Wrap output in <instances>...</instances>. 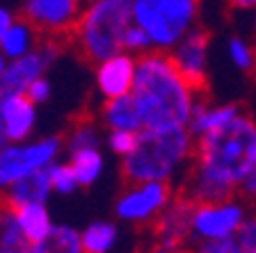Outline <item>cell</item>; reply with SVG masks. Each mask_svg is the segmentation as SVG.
<instances>
[{
  "label": "cell",
  "instance_id": "cell-1",
  "mask_svg": "<svg viewBox=\"0 0 256 253\" xmlns=\"http://www.w3.org/2000/svg\"><path fill=\"white\" fill-rule=\"evenodd\" d=\"M256 169V119L247 112L226 128L197 139L183 194L194 203L238 196L240 183Z\"/></svg>",
  "mask_w": 256,
  "mask_h": 253
},
{
  "label": "cell",
  "instance_id": "cell-2",
  "mask_svg": "<svg viewBox=\"0 0 256 253\" xmlns=\"http://www.w3.org/2000/svg\"><path fill=\"white\" fill-rule=\"evenodd\" d=\"M133 98L140 107L144 128L165 130L190 126L202 91L178 73L170 53L151 50L138 57Z\"/></svg>",
  "mask_w": 256,
  "mask_h": 253
},
{
  "label": "cell",
  "instance_id": "cell-3",
  "mask_svg": "<svg viewBox=\"0 0 256 253\" xmlns=\"http://www.w3.org/2000/svg\"><path fill=\"white\" fill-rule=\"evenodd\" d=\"M197 139L190 128H144L138 146L122 160V174L128 183H170L188 176L194 160Z\"/></svg>",
  "mask_w": 256,
  "mask_h": 253
},
{
  "label": "cell",
  "instance_id": "cell-4",
  "mask_svg": "<svg viewBox=\"0 0 256 253\" xmlns=\"http://www.w3.org/2000/svg\"><path fill=\"white\" fill-rule=\"evenodd\" d=\"M133 25V0H87L74 30V46L98 64L124 50V34Z\"/></svg>",
  "mask_w": 256,
  "mask_h": 253
},
{
  "label": "cell",
  "instance_id": "cell-5",
  "mask_svg": "<svg viewBox=\"0 0 256 253\" xmlns=\"http://www.w3.org/2000/svg\"><path fill=\"white\" fill-rule=\"evenodd\" d=\"M202 18V0H133V23L149 34L154 50L172 53Z\"/></svg>",
  "mask_w": 256,
  "mask_h": 253
},
{
  "label": "cell",
  "instance_id": "cell-6",
  "mask_svg": "<svg viewBox=\"0 0 256 253\" xmlns=\"http://www.w3.org/2000/svg\"><path fill=\"white\" fill-rule=\"evenodd\" d=\"M64 151L60 135H39L28 142H10L0 148V194L5 196L16 183L53 167Z\"/></svg>",
  "mask_w": 256,
  "mask_h": 253
},
{
  "label": "cell",
  "instance_id": "cell-7",
  "mask_svg": "<svg viewBox=\"0 0 256 253\" xmlns=\"http://www.w3.org/2000/svg\"><path fill=\"white\" fill-rule=\"evenodd\" d=\"M247 217H250V208L240 196L197 203L192 215V247L204 242L234 240Z\"/></svg>",
  "mask_w": 256,
  "mask_h": 253
},
{
  "label": "cell",
  "instance_id": "cell-8",
  "mask_svg": "<svg viewBox=\"0 0 256 253\" xmlns=\"http://www.w3.org/2000/svg\"><path fill=\"white\" fill-rule=\"evenodd\" d=\"M174 196L170 183H128L114 199V219L128 226H151Z\"/></svg>",
  "mask_w": 256,
  "mask_h": 253
},
{
  "label": "cell",
  "instance_id": "cell-9",
  "mask_svg": "<svg viewBox=\"0 0 256 253\" xmlns=\"http://www.w3.org/2000/svg\"><path fill=\"white\" fill-rule=\"evenodd\" d=\"M60 53H62V48H60L58 39L46 37V39H42L37 50H32V53L23 55L18 59H12L2 80H0V98L2 96L28 94L32 82L39 80L42 75H46L48 69L58 62Z\"/></svg>",
  "mask_w": 256,
  "mask_h": 253
},
{
  "label": "cell",
  "instance_id": "cell-10",
  "mask_svg": "<svg viewBox=\"0 0 256 253\" xmlns=\"http://www.w3.org/2000/svg\"><path fill=\"white\" fill-rule=\"evenodd\" d=\"M87 0H21V16L46 37L74 34Z\"/></svg>",
  "mask_w": 256,
  "mask_h": 253
},
{
  "label": "cell",
  "instance_id": "cell-11",
  "mask_svg": "<svg viewBox=\"0 0 256 253\" xmlns=\"http://www.w3.org/2000/svg\"><path fill=\"white\" fill-rule=\"evenodd\" d=\"M170 57L178 73L194 89L202 91L208 82V71H210V34L202 25L194 27L188 37L181 39V43H176Z\"/></svg>",
  "mask_w": 256,
  "mask_h": 253
},
{
  "label": "cell",
  "instance_id": "cell-12",
  "mask_svg": "<svg viewBox=\"0 0 256 253\" xmlns=\"http://www.w3.org/2000/svg\"><path fill=\"white\" fill-rule=\"evenodd\" d=\"M138 78V57L126 50L94 64V87L101 100L133 94Z\"/></svg>",
  "mask_w": 256,
  "mask_h": 253
},
{
  "label": "cell",
  "instance_id": "cell-13",
  "mask_svg": "<svg viewBox=\"0 0 256 253\" xmlns=\"http://www.w3.org/2000/svg\"><path fill=\"white\" fill-rule=\"evenodd\" d=\"M194 206L197 203L183 192L172 199V203L158 217V222L154 224L158 244H162V247H190Z\"/></svg>",
  "mask_w": 256,
  "mask_h": 253
},
{
  "label": "cell",
  "instance_id": "cell-14",
  "mask_svg": "<svg viewBox=\"0 0 256 253\" xmlns=\"http://www.w3.org/2000/svg\"><path fill=\"white\" fill-rule=\"evenodd\" d=\"M0 121L5 126L10 142H28L37 137L39 105L26 94L0 98Z\"/></svg>",
  "mask_w": 256,
  "mask_h": 253
},
{
  "label": "cell",
  "instance_id": "cell-15",
  "mask_svg": "<svg viewBox=\"0 0 256 253\" xmlns=\"http://www.w3.org/2000/svg\"><path fill=\"white\" fill-rule=\"evenodd\" d=\"M242 105L240 103H231V100H199L197 110L192 114L190 121V132L194 135V139L206 137L210 132H218L222 128H226L234 119H238L242 114Z\"/></svg>",
  "mask_w": 256,
  "mask_h": 253
},
{
  "label": "cell",
  "instance_id": "cell-16",
  "mask_svg": "<svg viewBox=\"0 0 256 253\" xmlns=\"http://www.w3.org/2000/svg\"><path fill=\"white\" fill-rule=\"evenodd\" d=\"M98 123L106 130H128V132L144 130L142 114H140V107L135 103L133 94L103 100L101 107H98Z\"/></svg>",
  "mask_w": 256,
  "mask_h": 253
},
{
  "label": "cell",
  "instance_id": "cell-17",
  "mask_svg": "<svg viewBox=\"0 0 256 253\" xmlns=\"http://www.w3.org/2000/svg\"><path fill=\"white\" fill-rule=\"evenodd\" d=\"M48 169H42L37 174L23 178L21 183H16L5 194V206L10 208V210H16V208L30 206V203H48L50 196L55 194L53 183H50V171H48Z\"/></svg>",
  "mask_w": 256,
  "mask_h": 253
},
{
  "label": "cell",
  "instance_id": "cell-18",
  "mask_svg": "<svg viewBox=\"0 0 256 253\" xmlns=\"http://www.w3.org/2000/svg\"><path fill=\"white\" fill-rule=\"evenodd\" d=\"M85 253H114L122 244V228L112 219H94L80 231Z\"/></svg>",
  "mask_w": 256,
  "mask_h": 253
},
{
  "label": "cell",
  "instance_id": "cell-19",
  "mask_svg": "<svg viewBox=\"0 0 256 253\" xmlns=\"http://www.w3.org/2000/svg\"><path fill=\"white\" fill-rule=\"evenodd\" d=\"M14 212V219L16 224L21 226V231L26 233V238L30 240L32 244L42 242L46 240L53 228L58 224L53 222V215L48 210V203H30V206H23V208H16Z\"/></svg>",
  "mask_w": 256,
  "mask_h": 253
},
{
  "label": "cell",
  "instance_id": "cell-20",
  "mask_svg": "<svg viewBox=\"0 0 256 253\" xmlns=\"http://www.w3.org/2000/svg\"><path fill=\"white\" fill-rule=\"evenodd\" d=\"M42 39H44L42 32L32 25L28 18L18 16L16 23L10 27V32H7L5 37H2V41H0V50H2V53L7 55V59L12 62V59H18V57H23V55L32 53V50H37Z\"/></svg>",
  "mask_w": 256,
  "mask_h": 253
},
{
  "label": "cell",
  "instance_id": "cell-21",
  "mask_svg": "<svg viewBox=\"0 0 256 253\" xmlns=\"http://www.w3.org/2000/svg\"><path fill=\"white\" fill-rule=\"evenodd\" d=\"M30 253H85L80 231L69 224H58L46 240L32 244Z\"/></svg>",
  "mask_w": 256,
  "mask_h": 253
},
{
  "label": "cell",
  "instance_id": "cell-22",
  "mask_svg": "<svg viewBox=\"0 0 256 253\" xmlns=\"http://www.w3.org/2000/svg\"><path fill=\"white\" fill-rule=\"evenodd\" d=\"M106 146V132H103L101 123L92 121V119H82V121L74 123L64 137V151L66 155L76 153V151H87V148H101Z\"/></svg>",
  "mask_w": 256,
  "mask_h": 253
},
{
  "label": "cell",
  "instance_id": "cell-23",
  "mask_svg": "<svg viewBox=\"0 0 256 253\" xmlns=\"http://www.w3.org/2000/svg\"><path fill=\"white\" fill-rule=\"evenodd\" d=\"M69 162L80 180V187H92L106 174V155L101 148H87L69 153Z\"/></svg>",
  "mask_w": 256,
  "mask_h": 253
},
{
  "label": "cell",
  "instance_id": "cell-24",
  "mask_svg": "<svg viewBox=\"0 0 256 253\" xmlns=\"http://www.w3.org/2000/svg\"><path fill=\"white\" fill-rule=\"evenodd\" d=\"M224 55L236 71L245 75L256 73V43L242 34H231L224 43Z\"/></svg>",
  "mask_w": 256,
  "mask_h": 253
},
{
  "label": "cell",
  "instance_id": "cell-25",
  "mask_svg": "<svg viewBox=\"0 0 256 253\" xmlns=\"http://www.w3.org/2000/svg\"><path fill=\"white\" fill-rule=\"evenodd\" d=\"M48 171H50V183H53L55 194L71 196L80 190V180H78V176H76V171H74L69 160H66V162H64V160H58Z\"/></svg>",
  "mask_w": 256,
  "mask_h": 253
},
{
  "label": "cell",
  "instance_id": "cell-26",
  "mask_svg": "<svg viewBox=\"0 0 256 253\" xmlns=\"http://www.w3.org/2000/svg\"><path fill=\"white\" fill-rule=\"evenodd\" d=\"M32 242L26 238V233L21 231V226L16 224L14 212H10L7 226L0 235V253H30Z\"/></svg>",
  "mask_w": 256,
  "mask_h": 253
},
{
  "label": "cell",
  "instance_id": "cell-27",
  "mask_svg": "<svg viewBox=\"0 0 256 253\" xmlns=\"http://www.w3.org/2000/svg\"><path fill=\"white\" fill-rule=\"evenodd\" d=\"M138 135L140 132H128V130H106V146L114 158L124 160L126 155L133 153V148L138 146Z\"/></svg>",
  "mask_w": 256,
  "mask_h": 253
},
{
  "label": "cell",
  "instance_id": "cell-28",
  "mask_svg": "<svg viewBox=\"0 0 256 253\" xmlns=\"http://www.w3.org/2000/svg\"><path fill=\"white\" fill-rule=\"evenodd\" d=\"M124 50L135 55V57H142V55L154 50V43H151L149 34H146L138 23H133V25L126 30V34H124Z\"/></svg>",
  "mask_w": 256,
  "mask_h": 253
},
{
  "label": "cell",
  "instance_id": "cell-29",
  "mask_svg": "<svg viewBox=\"0 0 256 253\" xmlns=\"http://www.w3.org/2000/svg\"><path fill=\"white\" fill-rule=\"evenodd\" d=\"M234 240L242 253H256V212H250Z\"/></svg>",
  "mask_w": 256,
  "mask_h": 253
},
{
  "label": "cell",
  "instance_id": "cell-30",
  "mask_svg": "<svg viewBox=\"0 0 256 253\" xmlns=\"http://www.w3.org/2000/svg\"><path fill=\"white\" fill-rule=\"evenodd\" d=\"M26 96L30 100H34L39 107L46 105L48 100L53 98V82H50V78H48V75H42L39 80H34Z\"/></svg>",
  "mask_w": 256,
  "mask_h": 253
},
{
  "label": "cell",
  "instance_id": "cell-31",
  "mask_svg": "<svg viewBox=\"0 0 256 253\" xmlns=\"http://www.w3.org/2000/svg\"><path fill=\"white\" fill-rule=\"evenodd\" d=\"M194 253H242L236 240H220V242L194 244Z\"/></svg>",
  "mask_w": 256,
  "mask_h": 253
},
{
  "label": "cell",
  "instance_id": "cell-32",
  "mask_svg": "<svg viewBox=\"0 0 256 253\" xmlns=\"http://www.w3.org/2000/svg\"><path fill=\"white\" fill-rule=\"evenodd\" d=\"M16 11L12 9L10 5H5V2H0V41H2V37H5L7 32H10V27L16 23Z\"/></svg>",
  "mask_w": 256,
  "mask_h": 253
},
{
  "label": "cell",
  "instance_id": "cell-33",
  "mask_svg": "<svg viewBox=\"0 0 256 253\" xmlns=\"http://www.w3.org/2000/svg\"><path fill=\"white\" fill-rule=\"evenodd\" d=\"M238 196L240 199H245V201H256V169L242 180V183H240Z\"/></svg>",
  "mask_w": 256,
  "mask_h": 253
},
{
  "label": "cell",
  "instance_id": "cell-34",
  "mask_svg": "<svg viewBox=\"0 0 256 253\" xmlns=\"http://www.w3.org/2000/svg\"><path fill=\"white\" fill-rule=\"evenodd\" d=\"M234 11H256V0H226Z\"/></svg>",
  "mask_w": 256,
  "mask_h": 253
},
{
  "label": "cell",
  "instance_id": "cell-35",
  "mask_svg": "<svg viewBox=\"0 0 256 253\" xmlns=\"http://www.w3.org/2000/svg\"><path fill=\"white\" fill-rule=\"evenodd\" d=\"M151 253H194V247H162V244H158Z\"/></svg>",
  "mask_w": 256,
  "mask_h": 253
},
{
  "label": "cell",
  "instance_id": "cell-36",
  "mask_svg": "<svg viewBox=\"0 0 256 253\" xmlns=\"http://www.w3.org/2000/svg\"><path fill=\"white\" fill-rule=\"evenodd\" d=\"M10 208L7 206H2L0 208V235H2V231H5V226H7V219H10Z\"/></svg>",
  "mask_w": 256,
  "mask_h": 253
},
{
  "label": "cell",
  "instance_id": "cell-37",
  "mask_svg": "<svg viewBox=\"0 0 256 253\" xmlns=\"http://www.w3.org/2000/svg\"><path fill=\"white\" fill-rule=\"evenodd\" d=\"M7 66H10V59H7V55L0 50V80H2V75H5Z\"/></svg>",
  "mask_w": 256,
  "mask_h": 253
},
{
  "label": "cell",
  "instance_id": "cell-38",
  "mask_svg": "<svg viewBox=\"0 0 256 253\" xmlns=\"http://www.w3.org/2000/svg\"><path fill=\"white\" fill-rule=\"evenodd\" d=\"M10 144V137H7V132H5V126H2V121H0V148L7 146Z\"/></svg>",
  "mask_w": 256,
  "mask_h": 253
},
{
  "label": "cell",
  "instance_id": "cell-39",
  "mask_svg": "<svg viewBox=\"0 0 256 253\" xmlns=\"http://www.w3.org/2000/svg\"><path fill=\"white\" fill-rule=\"evenodd\" d=\"M254 39H256V11H254Z\"/></svg>",
  "mask_w": 256,
  "mask_h": 253
}]
</instances>
